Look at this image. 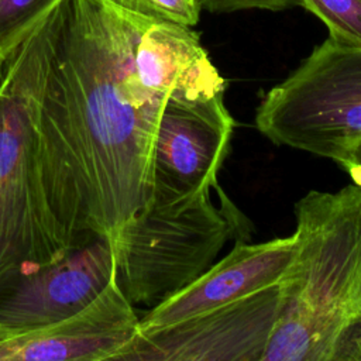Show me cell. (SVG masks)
<instances>
[{"label":"cell","mask_w":361,"mask_h":361,"mask_svg":"<svg viewBox=\"0 0 361 361\" xmlns=\"http://www.w3.org/2000/svg\"><path fill=\"white\" fill-rule=\"evenodd\" d=\"M152 20L104 0H69L45 106L71 158L92 233L111 245L151 199L152 151L166 99L134 72Z\"/></svg>","instance_id":"6da1fadb"},{"label":"cell","mask_w":361,"mask_h":361,"mask_svg":"<svg viewBox=\"0 0 361 361\" xmlns=\"http://www.w3.org/2000/svg\"><path fill=\"white\" fill-rule=\"evenodd\" d=\"M68 7L59 3L0 61V290L97 238L45 106Z\"/></svg>","instance_id":"7a4b0ae2"},{"label":"cell","mask_w":361,"mask_h":361,"mask_svg":"<svg viewBox=\"0 0 361 361\" xmlns=\"http://www.w3.org/2000/svg\"><path fill=\"white\" fill-rule=\"evenodd\" d=\"M296 248L264 361H336L361 324V188L310 190L295 204Z\"/></svg>","instance_id":"3957f363"},{"label":"cell","mask_w":361,"mask_h":361,"mask_svg":"<svg viewBox=\"0 0 361 361\" xmlns=\"http://www.w3.org/2000/svg\"><path fill=\"white\" fill-rule=\"evenodd\" d=\"M231 240L248 241L250 226L221 189L219 204L212 190L183 206L147 204L113 244L117 282L134 307L152 309L204 274Z\"/></svg>","instance_id":"277c9868"},{"label":"cell","mask_w":361,"mask_h":361,"mask_svg":"<svg viewBox=\"0 0 361 361\" xmlns=\"http://www.w3.org/2000/svg\"><path fill=\"white\" fill-rule=\"evenodd\" d=\"M255 126L278 145L345 162L361 142V47L329 35L267 92Z\"/></svg>","instance_id":"5b68a950"},{"label":"cell","mask_w":361,"mask_h":361,"mask_svg":"<svg viewBox=\"0 0 361 361\" xmlns=\"http://www.w3.org/2000/svg\"><path fill=\"white\" fill-rule=\"evenodd\" d=\"M233 128L224 94L166 97L154 141L148 204L183 206L214 189Z\"/></svg>","instance_id":"8992f818"},{"label":"cell","mask_w":361,"mask_h":361,"mask_svg":"<svg viewBox=\"0 0 361 361\" xmlns=\"http://www.w3.org/2000/svg\"><path fill=\"white\" fill-rule=\"evenodd\" d=\"M279 306L276 283L180 323L138 331L116 361H264Z\"/></svg>","instance_id":"52a82bcc"},{"label":"cell","mask_w":361,"mask_h":361,"mask_svg":"<svg viewBox=\"0 0 361 361\" xmlns=\"http://www.w3.org/2000/svg\"><path fill=\"white\" fill-rule=\"evenodd\" d=\"M116 269L111 243L97 237L0 290V322L21 331L66 319L89 306Z\"/></svg>","instance_id":"ba28073f"},{"label":"cell","mask_w":361,"mask_h":361,"mask_svg":"<svg viewBox=\"0 0 361 361\" xmlns=\"http://www.w3.org/2000/svg\"><path fill=\"white\" fill-rule=\"evenodd\" d=\"M140 319L116 269L103 292L80 312L1 341L0 361H116L137 336Z\"/></svg>","instance_id":"9c48e42d"},{"label":"cell","mask_w":361,"mask_h":361,"mask_svg":"<svg viewBox=\"0 0 361 361\" xmlns=\"http://www.w3.org/2000/svg\"><path fill=\"white\" fill-rule=\"evenodd\" d=\"M296 248L295 234L265 243L237 241L196 281L149 309L140 333L162 329L279 283Z\"/></svg>","instance_id":"30bf717a"},{"label":"cell","mask_w":361,"mask_h":361,"mask_svg":"<svg viewBox=\"0 0 361 361\" xmlns=\"http://www.w3.org/2000/svg\"><path fill=\"white\" fill-rule=\"evenodd\" d=\"M134 72L151 94L188 99L224 94L226 82L190 25L154 21L140 37Z\"/></svg>","instance_id":"8fae6325"},{"label":"cell","mask_w":361,"mask_h":361,"mask_svg":"<svg viewBox=\"0 0 361 361\" xmlns=\"http://www.w3.org/2000/svg\"><path fill=\"white\" fill-rule=\"evenodd\" d=\"M63 0H0V61Z\"/></svg>","instance_id":"7c38bea8"},{"label":"cell","mask_w":361,"mask_h":361,"mask_svg":"<svg viewBox=\"0 0 361 361\" xmlns=\"http://www.w3.org/2000/svg\"><path fill=\"white\" fill-rule=\"evenodd\" d=\"M302 6L326 24L331 38L361 47V0H302Z\"/></svg>","instance_id":"4fadbf2b"},{"label":"cell","mask_w":361,"mask_h":361,"mask_svg":"<svg viewBox=\"0 0 361 361\" xmlns=\"http://www.w3.org/2000/svg\"><path fill=\"white\" fill-rule=\"evenodd\" d=\"M111 6L152 21H171L195 27L199 23L200 0H104Z\"/></svg>","instance_id":"5bb4252c"},{"label":"cell","mask_w":361,"mask_h":361,"mask_svg":"<svg viewBox=\"0 0 361 361\" xmlns=\"http://www.w3.org/2000/svg\"><path fill=\"white\" fill-rule=\"evenodd\" d=\"M202 8L210 13H231L240 10H271L279 11L302 6V0H200Z\"/></svg>","instance_id":"9a60e30c"},{"label":"cell","mask_w":361,"mask_h":361,"mask_svg":"<svg viewBox=\"0 0 361 361\" xmlns=\"http://www.w3.org/2000/svg\"><path fill=\"white\" fill-rule=\"evenodd\" d=\"M336 361H361V324L347 336Z\"/></svg>","instance_id":"2e32d148"},{"label":"cell","mask_w":361,"mask_h":361,"mask_svg":"<svg viewBox=\"0 0 361 361\" xmlns=\"http://www.w3.org/2000/svg\"><path fill=\"white\" fill-rule=\"evenodd\" d=\"M351 178L353 183L361 188V142L354 148L345 162L340 165Z\"/></svg>","instance_id":"e0dca14e"},{"label":"cell","mask_w":361,"mask_h":361,"mask_svg":"<svg viewBox=\"0 0 361 361\" xmlns=\"http://www.w3.org/2000/svg\"><path fill=\"white\" fill-rule=\"evenodd\" d=\"M16 333H18V330H16V329H13V327H10L7 324H3L0 322V343L11 338Z\"/></svg>","instance_id":"ac0fdd59"}]
</instances>
